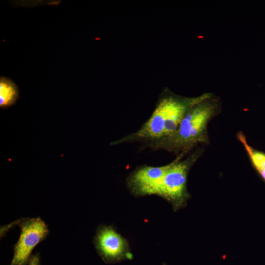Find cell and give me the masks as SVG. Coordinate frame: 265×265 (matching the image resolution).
Instances as JSON below:
<instances>
[{"instance_id": "cell-1", "label": "cell", "mask_w": 265, "mask_h": 265, "mask_svg": "<svg viewBox=\"0 0 265 265\" xmlns=\"http://www.w3.org/2000/svg\"><path fill=\"white\" fill-rule=\"evenodd\" d=\"M213 95L204 93L192 98L169 95L162 98L150 118L135 132L111 143L141 142L148 145L173 133L187 112L195 106Z\"/></svg>"}, {"instance_id": "cell-2", "label": "cell", "mask_w": 265, "mask_h": 265, "mask_svg": "<svg viewBox=\"0 0 265 265\" xmlns=\"http://www.w3.org/2000/svg\"><path fill=\"white\" fill-rule=\"evenodd\" d=\"M220 109L219 98L213 95L193 106L173 133L147 146L155 150L177 153L178 156L184 157L198 144L208 143V125Z\"/></svg>"}, {"instance_id": "cell-3", "label": "cell", "mask_w": 265, "mask_h": 265, "mask_svg": "<svg viewBox=\"0 0 265 265\" xmlns=\"http://www.w3.org/2000/svg\"><path fill=\"white\" fill-rule=\"evenodd\" d=\"M201 149H197L186 159L178 156L172 162L155 194L170 202L175 210L183 207L187 198L186 182L188 171L200 157Z\"/></svg>"}, {"instance_id": "cell-4", "label": "cell", "mask_w": 265, "mask_h": 265, "mask_svg": "<svg viewBox=\"0 0 265 265\" xmlns=\"http://www.w3.org/2000/svg\"><path fill=\"white\" fill-rule=\"evenodd\" d=\"M20 228L19 238L14 246V255L10 265H28L35 247L49 233L46 223L41 218H23L9 225Z\"/></svg>"}, {"instance_id": "cell-5", "label": "cell", "mask_w": 265, "mask_h": 265, "mask_svg": "<svg viewBox=\"0 0 265 265\" xmlns=\"http://www.w3.org/2000/svg\"><path fill=\"white\" fill-rule=\"evenodd\" d=\"M97 252L106 263H114L132 257L127 240L109 226L99 227L94 237Z\"/></svg>"}, {"instance_id": "cell-6", "label": "cell", "mask_w": 265, "mask_h": 265, "mask_svg": "<svg viewBox=\"0 0 265 265\" xmlns=\"http://www.w3.org/2000/svg\"><path fill=\"white\" fill-rule=\"evenodd\" d=\"M172 162L161 166H144L132 172L127 184L132 193L137 196L155 194Z\"/></svg>"}, {"instance_id": "cell-7", "label": "cell", "mask_w": 265, "mask_h": 265, "mask_svg": "<svg viewBox=\"0 0 265 265\" xmlns=\"http://www.w3.org/2000/svg\"><path fill=\"white\" fill-rule=\"evenodd\" d=\"M19 98L16 84L10 79L0 78V107L7 108L15 104Z\"/></svg>"}, {"instance_id": "cell-8", "label": "cell", "mask_w": 265, "mask_h": 265, "mask_svg": "<svg viewBox=\"0 0 265 265\" xmlns=\"http://www.w3.org/2000/svg\"><path fill=\"white\" fill-rule=\"evenodd\" d=\"M237 137L244 146L254 167L265 169V154L251 146L248 143L246 138L242 132H238Z\"/></svg>"}, {"instance_id": "cell-9", "label": "cell", "mask_w": 265, "mask_h": 265, "mask_svg": "<svg viewBox=\"0 0 265 265\" xmlns=\"http://www.w3.org/2000/svg\"><path fill=\"white\" fill-rule=\"evenodd\" d=\"M40 256L38 253L32 255L28 262V265H40Z\"/></svg>"}, {"instance_id": "cell-10", "label": "cell", "mask_w": 265, "mask_h": 265, "mask_svg": "<svg viewBox=\"0 0 265 265\" xmlns=\"http://www.w3.org/2000/svg\"><path fill=\"white\" fill-rule=\"evenodd\" d=\"M256 169L258 171V172L260 173L261 176L265 181V169L260 168H256Z\"/></svg>"}]
</instances>
